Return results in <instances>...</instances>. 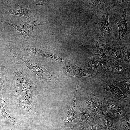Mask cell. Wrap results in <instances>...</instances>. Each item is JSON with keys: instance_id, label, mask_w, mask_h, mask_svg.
Returning <instances> with one entry per match:
<instances>
[{"instance_id": "6da1fadb", "label": "cell", "mask_w": 130, "mask_h": 130, "mask_svg": "<svg viewBox=\"0 0 130 130\" xmlns=\"http://www.w3.org/2000/svg\"><path fill=\"white\" fill-rule=\"evenodd\" d=\"M20 62H14L12 65L7 104L17 114L30 119L35 107L37 85Z\"/></svg>"}, {"instance_id": "7a4b0ae2", "label": "cell", "mask_w": 130, "mask_h": 130, "mask_svg": "<svg viewBox=\"0 0 130 130\" xmlns=\"http://www.w3.org/2000/svg\"><path fill=\"white\" fill-rule=\"evenodd\" d=\"M6 46L13 54V57L20 59L35 77L41 82L45 84H51L57 82L58 78L55 74L49 72L37 59L28 58L14 51L8 43Z\"/></svg>"}, {"instance_id": "3957f363", "label": "cell", "mask_w": 130, "mask_h": 130, "mask_svg": "<svg viewBox=\"0 0 130 130\" xmlns=\"http://www.w3.org/2000/svg\"><path fill=\"white\" fill-rule=\"evenodd\" d=\"M97 85V91L104 98L114 101L120 100L124 106L126 112H130V98L124 95L119 89L115 81L102 78Z\"/></svg>"}, {"instance_id": "277c9868", "label": "cell", "mask_w": 130, "mask_h": 130, "mask_svg": "<svg viewBox=\"0 0 130 130\" xmlns=\"http://www.w3.org/2000/svg\"><path fill=\"white\" fill-rule=\"evenodd\" d=\"M130 65L124 62H110L106 66L101 77L115 81L121 78L130 75Z\"/></svg>"}, {"instance_id": "5b68a950", "label": "cell", "mask_w": 130, "mask_h": 130, "mask_svg": "<svg viewBox=\"0 0 130 130\" xmlns=\"http://www.w3.org/2000/svg\"><path fill=\"white\" fill-rule=\"evenodd\" d=\"M96 88L90 87L82 96L83 105L91 113L100 111L102 109L103 101L97 96Z\"/></svg>"}, {"instance_id": "8992f818", "label": "cell", "mask_w": 130, "mask_h": 130, "mask_svg": "<svg viewBox=\"0 0 130 130\" xmlns=\"http://www.w3.org/2000/svg\"><path fill=\"white\" fill-rule=\"evenodd\" d=\"M63 60L64 65L62 72L64 77L68 78L75 77L80 78L82 77L86 76L94 78L84 67L78 66L69 59L65 58Z\"/></svg>"}, {"instance_id": "52a82bcc", "label": "cell", "mask_w": 130, "mask_h": 130, "mask_svg": "<svg viewBox=\"0 0 130 130\" xmlns=\"http://www.w3.org/2000/svg\"><path fill=\"white\" fill-rule=\"evenodd\" d=\"M118 101L105 98L103 101L102 107L113 119L120 118L126 113L124 106Z\"/></svg>"}, {"instance_id": "ba28073f", "label": "cell", "mask_w": 130, "mask_h": 130, "mask_svg": "<svg viewBox=\"0 0 130 130\" xmlns=\"http://www.w3.org/2000/svg\"><path fill=\"white\" fill-rule=\"evenodd\" d=\"M28 20L27 21L20 24H13L0 20V22L13 27L22 36L34 37L35 36V34L33 30V27L38 25H41L42 24L38 22L34 17H32Z\"/></svg>"}, {"instance_id": "9c48e42d", "label": "cell", "mask_w": 130, "mask_h": 130, "mask_svg": "<svg viewBox=\"0 0 130 130\" xmlns=\"http://www.w3.org/2000/svg\"><path fill=\"white\" fill-rule=\"evenodd\" d=\"M109 7L105 5L100 10V18L99 21V29L100 33L105 39H108L112 34L111 28L109 22Z\"/></svg>"}, {"instance_id": "30bf717a", "label": "cell", "mask_w": 130, "mask_h": 130, "mask_svg": "<svg viewBox=\"0 0 130 130\" xmlns=\"http://www.w3.org/2000/svg\"><path fill=\"white\" fill-rule=\"evenodd\" d=\"M77 109V124L85 128L97 125L91 113L82 104L78 105Z\"/></svg>"}, {"instance_id": "8fae6325", "label": "cell", "mask_w": 130, "mask_h": 130, "mask_svg": "<svg viewBox=\"0 0 130 130\" xmlns=\"http://www.w3.org/2000/svg\"><path fill=\"white\" fill-rule=\"evenodd\" d=\"M94 117L96 124L100 126L102 130H117L113 124V119L103 108L100 111L95 113Z\"/></svg>"}, {"instance_id": "7c38bea8", "label": "cell", "mask_w": 130, "mask_h": 130, "mask_svg": "<svg viewBox=\"0 0 130 130\" xmlns=\"http://www.w3.org/2000/svg\"><path fill=\"white\" fill-rule=\"evenodd\" d=\"M90 60L84 66L94 77L97 78L101 77L107 65L106 62L98 60L91 56Z\"/></svg>"}, {"instance_id": "4fadbf2b", "label": "cell", "mask_w": 130, "mask_h": 130, "mask_svg": "<svg viewBox=\"0 0 130 130\" xmlns=\"http://www.w3.org/2000/svg\"><path fill=\"white\" fill-rule=\"evenodd\" d=\"M110 62L120 63L124 62L120 46L115 41H107L105 45Z\"/></svg>"}, {"instance_id": "5bb4252c", "label": "cell", "mask_w": 130, "mask_h": 130, "mask_svg": "<svg viewBox=\"0 0 130 130\" xmlns=\"http://www.w3.org/2000/svg\"><path fill=\"white\" fill-rule=\"evenodd\" d=\"M91 55L99 60L106 62L110 61L108 53L105 45L97 40L92 46Z\"/></svg>"}, {"instance_id": "9a60e30c", "label": "cell", "mask_w": 130, "mask_h": 130, "mask_svg": "<svg viewBox=\"0 0 130 130\" xmlns=\"http://www.w3.org/2000/svg\"><path fill=\"white\" fill-rule=\"evenodd\" d=\"M79 84L78 82L77 84L76 91L75 92L72 99L71 106L67 113L66 117V121L68 124L67 127L74 126V124L76 123L77 124V110L76 101L77 97L78 91Z\"/></svg>"}, {"instance_id": "2e32d148", "label": "cell", "mask_w": 130, "mask_h": 130, "mask_svg": "<svg viewBox=\"0 0 130 130\" xmlns=\"http://www.w3.org/2000/svg\"><path fill=\"white\" fill-rule=\"evenodd\" d=\"M18 6V9L10 10L5 13L7 14L23 17L27 20L33 17V15L31 11L30 5H20Z\"/></svg>"}, {"instance_id": "e0dca14e", "label": "cell", "mask_w": 130, "mask_h": 130, "mask_svg": "<svg viewBox=\"0 0 130 130\" xmlns=\"http://www.w3.org/2000/svg\"><path fill=\"white\" fill-rule=\"evenodd\" d=\"M26 51L30 54L34 55L38 57L49 58L63 63V61L61 58L39 49L28 47L26 49Z\"/></svg>"}, {"instance_id": "ac0fdd59", "label": "cell", "mask_w": 130, "mask_h": 130, "mask_svg": "<svg viewBox=\"0 0 130 130\" xmlns=\"http://www.w3.org/2000/svg\"><path fill=\"white\" fill-rule=\"evenodd\" d=\"M130 76H126L117 80L115 82L124 94L130 98Z\"/></svg>"}, {"instance_id": "d6986e66", "label": "cell", "mask_w": 130, "mask_h": 130, "mask_svg": "<svg viewBox=\"0 0 130 130\" xmlns=\"http://www.w3.org/2000/svg\"><path fill=\"white\" fill-rule=\"evenodd\" d=\"M126 9L125 8L122 16L116 21L119 30L118 37L120 40L124 39L128 28V25L126 20Z\"/></svg>"}, {"instance_id": "ffe728a7", "label": "cell", "mask_w": 130, "mask_h": 130, "mask_svg": "<svg viewBox=\"0 0 130 130\" xmlns=\"http://www.w3.org/2000/svg\"><path fill=\"white\" fill-rule=\"evenodd\" d=\"M119 125L124 130H130V112L120 118Z\"/></svg>"}, {"instance_id": "44dd1931", "label": "cell", "mask_w": 130, "mask_h": 130, "mask_svg": "<svg viewBox=\"0 0 130 130\" xmlns=\"http://www.w3.org/2000/svg\"><path fill=\"white\" fill-rule=\"evenodd\" d=\"M0 114L11 122L14 124L16 123L17 120L15 117L12 115L7 113L5 110L3 105L0 103Z\"/></svg>"}, {"instance_id": "7402d4cb", "label": "cell", "mask_w": 130, "mask_h": 130, "mask_svg": "<svg viewBox=\"0 0 130 130\" xmlns=\"http://www.w3.org/2000/svg\"><path fill=\"white\" fill-rule=\"evenodd\" d=\"M124 62L130 65V49L124 47L120 46Z\"/></svg>"}, {"instance_id": "603a6c76", "label": "cell", "mask_w": 130, "mask_h": 130, "mask_svg": "<svg viewBox=\"0 0 130 130\" xmlns=\"http://www.w3.org/2000/svg\"><path fill=\"white\" fill-rule=\"evenodd\" d=\"M97 125L91 126L87 128L84 127L77 124L75 126V130H96Z\"/></svg>"}, {"instance_id": "cb8c5ba5", "label": "cell", "mask_w": 130, "mask_h": 130, "mask_svg": "<svg viewBox=\"0 0 130 130\" xmlns=\"http://www.w3.org/2000/svg\"><path fill=\"white\" fill-rule=\"evenodd\" d=\"M129 0H110L112 5H115V6H117L119 4L122 2L126 1L127 2Z\"/></svg>"}, {"instance_id": "d4e9b609", "label": "cell", "mask_w": 130, "mask_h": 130, "mask_svg": "<svg viewBox=\"0 0 130 130\" xmlns=\"http://www.w3.org/2000/svg\"><path fill=\"white\" fill-rule=\"evenodd\" d=\"M48 1L47 0H33L35 4L36 5H42L46 4Z\"/></svg>"}, {"instance_id": "484cf974", "label": "cell", "mask_w": 130, "mask_h": 130, "mask_svg": "<svg viewBox=\"0 0 130 130\" xmlns=\"http://www.w3.org/2000/svg\"><path fill=\"white\" fill-rule=\"evenodd\" d=\"M3 87L2 85H0V100H2L4 103H5L6 104V102L3 99L1 91V89Z\"/></svg>"}, {"instance_id": "4316f807", "label": "cell", "mask_w": 130, "mask_h": 130, "mask_svg": "<svg viewBox=\"0 0 130 130\" xmlns=\"http://www.w3.org/2000/svg\"><path fill=\"white\" fill-rule=\"evenodd\" d=\"M74 126L69 127H67L65 130H74Z\"/></svg>"}, {"instance_id": "83f0119b", "label": "cell", "mask_w": 130, "mask_h": 130, "mask_svg": "<svg viewBox=\"0 0 130 130\" xmlns=\"http://www.w3.org/2000/svg\"><path fill=\"white\" fill-rule=\"evenodd\" d=\"M128 5L127 9L128 10H130V0H129L127 2Z\"/></svg>"}]
</instances>
